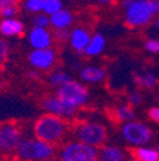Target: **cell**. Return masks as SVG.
<instances>
[{
    "mask_svg": "<svg viewBox=\"0 0 159 161\" xmlns=\"http://www.w3.org/2000/svg\"><path fill=\"white\" fill-rule=\"evenodd\" d=\"M69 130V124L66 119L54 114H45L39 116L33 127L34 136L42 141L50 142L52 145L59 143L65 137Z\"/></svg>",
    "mask_w": 159,
    "mask_h": 161,
    "instance_id": "cell-1",
    "label": "cell"
},
{
    "mask_svg": "<svg viewBox=\"0 0 159 161\" xmlns=\"http://www.w3.org/2000/svg\"><path fill=\"white\" fill-rule=\"evenodd\" d=\"M56 155L55 146L39 138H22L15 150V156L26 161H46Z\"/></svg>",
    "mask_w": 159,
    "mask_h": 161,
    "instance_id": "cell-2",
    "label": "cell"
},
{
    "mask_svg": "<svg viewBox=\"0 0 159 161\" xmlns=\"http://www.w3.org/2000/svg\"><path fill=\"white\" fill-rule=\"evenodd\" d=\"M98 157V147L80 142L78 139L65 143L59 151V158L63 161H95Z\"/></svg>",
    "mask_w": 159,
    "mask_h": 161,
    "instance_id": "cell-3",
    "label": "cell"
},
{
    "mask_svg": "<svg viewBox=\"0 0 159 161\" xmlns=\"http://www.w3.org/2000/svg\"><path fill=\"white\" fill-rule=\"evenodd\" d=\"M126 23L130 27H140L150 22L154 15L150 0H124Z\"/></svg>",
    "mask_w": 159,
    "mask_h": 161,
    "instance_id": "cell-4",
    "label": "cell"
},
{
    "mask_svg": "<svg viewBox=\"0 0 159 161\" xmlns=\"http://www.w3.org/2000/svg\"><path fill=\"white\" fill-rule=\"evenodd\" d=\"M74 137L80 142L102 147L107 139V130L98 123H79L74 127Z\"/></svg>",
    "mask_w": 159,
    "mask_h": 161,
    "instance_id": "cell-5",
    "label": "cell"
},
{
    "mask_svg": "<svg viewBox=\"0 0 159 161\" xmlns=\"http://www.w3.org/2000/svg\"><path fill=\"white\" fill-rule=\"evenodd\" d=\"M56 96L63 98L64 101H66L69 105L74 106L75 109H79L87 104L89 92L84 85L71 79L68 83L57 87Z\"/></svg>",
    "mask_w": 159,
    "mask_h": 161,
    "instance_id": "cell-6",
    "label": "cell"
},
{
    "mask_svg": "<svg viewBox=\"0 0 159 161\" xmlns=\"http://www.w3.org/2000/svg\"><path fill=\"white\" fill-rule=\"evenodd\" d=\"M122 137L132 146H144L151 141V130L140 122H126L121 129Z\"/></svg>",
    "mask_w": 159,
    "mask_h": 161,
    "instance_id": "cell-7",
    "label": "cell"
},
{
    "mask_svg": "<svg viewBox=\"0 0 159 161\" xmlns=\"http://www.w3.org/2000/svg\"><path fill=\"white\" fill-rule=\"evenodd\" d=\"M22 139V132L15 123L7 122L0 124V153H15L18 143Z\"/></svg>",
    "mask_w": 159,
    "mask_h": 161,
    "instance_id": "cell-8",
    "label": "cell"
},
{
    "mask_svg": "<svg viewBox=\"0 0 159 161\" xmlns=\"http://www.w3.org/2000/svg\"><path fill=\"white\" fill-rule=\"evenodd\" d=\"M56 51L52 47L33 49L28 54V63L37 70H49L56 63Z\"/></svg>",
    "mask_w": 159,
    "mask_h": 161,
    "instance_id": "cell-9",
    "label": "cell"
},
{
    "mask_svg": "<svg viewBox=\"0 0 159 161\" xmlns=\"http://www.w3.org/2000/svg\"><path fill=\"white\" fill-rule=\"evenodd\" d=\"M42 106L46 113L61 116L64 119H70L76 113V109L74 106L69 105L66 101H64V100L60 98L59 96H51V97L45 98Z\"/></svg>",
    "mask_w": 159,
    "mask_h": 161,
    "instance_id": "cell-10",
    "label": "cell"
},
{
    "mask_svg": "<svg viewBox=\"0 0 159 161\" xmlns=\"http://www.w3.org/2000/svg\"><path fill=\"white\" fill-rule=\"evenodd\" d=\"M28 42L33 49L51 47L54 35L45 27H33L28 33Z\"/></svg>",
    "mask_w": 159,
    "mask_h": 161,
    "instance_id": "cell-11",
    "label": "cell"
},
{
    "mask_svg": "<svg viewBox=\"0 0 159 161\" xmlns=\"http://www.w3.org/2000/svg\"><path fill=\"white\" fill-rule=\"evenodd\" d=\"M89 40H90V35L85 28L75 27L70 32L69 42H70V46L73 47V50H75L79 54H82V53H84V50H85V47L89 42Z\"/></svg>",
    "mask_w": 159,
    "mask_h": 161,
    "instance_id": "cell-12",
    "label": "cell"
},
{
    "mask_svg": "<svg viewBox=\"0 0 159 161\" xmlns=\"http://www.w3.org/2000/svg\"><path fill=\"white\" fill-rule=\"evenodd\" d=\"M23 32H24V25L14 17L3 18V21L0 22V33L5 37L21 36Z\"/></svg>",
    "mask_w": 159,
    "mask_h": 161,
    "instance_id": "cell-13",
    "label": "cell"
},
{
    "mask_svg": "<svg viewBox=\"0 0 159 161\" xmlns=\"http://www.w3.org/2000/svg\"><path fill=\"white\" fill-rule=\"evenodd\" d=\"M80 79L85 83H92V85H95V83H99L102 82L103 78L106 77V72L103 68L101 67H97V65H88V67H84L80 69Z\"/></svg>",
    "mask_w": 159,
    "mask_h": 161,
    "instance_id": "cell-14",
    "label": "cell"
},
{
    "mask_svg": "<svg viewBox=\"0 0 159 161\" xmlns=\"http://www.w3.org/2000/svg\"><path fill=\"white\" fill-rule=\"evenodd\" d=\"M73 14L66 9H60L59 12L50 15V22L54 30H61V28H69L73 23Z\"/></svg>",
    "mask_w": 159,
    "mask_h": 161,
    "instance_id": "cell-15",
    "label": "cell"
},
{
    "mask_svg": "<svg viewBox=\"0 0 159 161\" xmlns=\"http://www.w3.org/2000/svg\"><path fill=\"white\" fill-rule=\"evenodd\" d=\"M131 157L139 161H159V152L156 148H148L144 146H137L134 150H130Z\"/></svg>",
    "mask_w": 159,
    "mask_h": 161,
    "instance_id": "cell-16",
    "label": "cell"
},
{
    "mask_svg": "<svg viewBox=\"0 0 159 161\" xmlns=\"http://www.w3.org/2000/svg\"><path fill=\"white\" fill-rule=\"evenodd\" d=\"M106 47V40L102 35H94L90 37L89 42L84 50V54L87 56H97L99 54H102V51Z\"/></svg>",
    "mask_w": 159,
    "mask_h": 161,
    "instance_id": "cell-17",
    "label": "cell"
},
{
    "mask_svg": "<svg viewBox=\"0 0 159 161\" xmlns=\"http://www.w3.org/2000/svg\"><path fill=\"white\" fill-rule=\"evenodd\" d=\"M126 156L122 150L115 146H106L99 150V157L98 160L102 161H122L125 160Z\"/></svg>",
    "mask_w": 159,
    "mask_h": 161,
    "instance_id": "cell-18",
    "label": "cell"
},
{
    "mask_svg": "<svg viewBox=\"0 0 159 161\" xmlns=\"http://www.w3.org/2000/svg\"><path fill=\"white\" fill-rule=\"evenodd\" d=\"M113 118L117 120V122H130V120H134L135 118V113L131 108V105H122V106H118L117 109L113 110L112 113Z\"/></svg>",
    "mask_w": 159,
    "mask_h": 161,
    "instance_id": "cell-19",
    "label": "cell"
},
{
    "mask_svg": "<svg viewBox=\"0 0 159 161\" xmlns=\"http://www.w3.org/2000/svg\"><path fill=\"white\" fill-rule=\"evenodd\" d=\"M49 80H50V83H51L54 87L57 88V87H60V86L68 83L69 80H71V77H70L66 72H64V70H56V72L51 73Z\"/></svg>",
    "mask_w": 159,
    "mask_h": 161,
    "instance_id": "cell-20",
    "label": "cell"
},
{
    "mask_svg": "<svg viewBox=\"0 0 159 161\" xmlns=\"http://www.w3.org/2000/svg\"><path fill=\"white\" fill-rule=\"evenodd\" d=\"M135 80H136V83L139 86L145 87V88H151L156 83V78L153 74H149V73H145V74H141V75H135Z\"/></svg>",
    "mask_w": 159,
    "mask_h": 161,
    "instance_id": "cell-21",
    "label": "cell"
},
{
    "mask_svg": "<svg viewBox=\"0 0 159 161\" xmlns=\"http://www.w3.org/2000/svg\"><path fill=\"white\" fill-rule=\"evenodd\" d=\"M60 9H63V2L61 0H44V7H42V12L51 15L56 12H59Z\"/></svg>",
    "mask_w": 159,
    "mask_h": 161,
    "instance_id": "cell-22",
    "label": "cell"
},
{
    "mask_svg": "<svg viewBox=\"0 0 159 161\" xmlns=\"http://www.w3.org/2000/svg\"><path fill=\"white\" fill-rule=\"evenodd\" d=\"M33 25L36 27H45L47 28L51 22H50V15L44 13V12H39V13H36L34 18H33Z\"/></svg>",
    "mask_w": 159,
    "mask_h": 161,
    "instance_id": "cell-23",
    "label": "cell"
},
{
    "mask_svg": "<svg viewBox=\"0 0 159 161\" xmlns=\"http://www.w3.org/2000/svg\"><path fill=\"white\" fill-rule=\"evenodd\" d=\"M42 7H44V0H26L24 3L26 10L34 14L42 12Z\"/></svg>",
    "mask_w": 159,
    "mask_h": 161,
    "instance_id": "cell-24",
    "label": "cell"
},
{
    "mask_svg": "<svg viewBox=\"0 0 159 161\" xmlns=\"http://www.w3.org/2000/svg\"><path fill=\"white\" fill-rule=\"evenodd\" d=\"M8 54H9V45L5 40L0 38V67H2L5 60L8 58Z\"/></svg>",
    "mask_w": 159,
    "mask_h": 161,
    "instance_id": "cell-25",
    "label": "cell"
},
{
    "mask_svg": "<svg viewBox=\"0 0 159 161\" xmlns=\"http://www.w3.org/2000/svg\"><path fill=\"white\" fill-rule=\"evenodd\" d=\"M54 38L56 41H69V37H70V32L68 28H61V30H55V32L52 33Z\"/></svg>",
    "mask_w": 159,
    "mask_h": 161,
    "instance_id": "cell-26",
    "label": "cell"
},
{
    "mask_svg": "<svg viewBox=\"0 0 159 161\" xmlns=\"http://www.w3.org/2000/svg\"><path fill=\"white\" fill-rule=\"evenodd\" d=\"M143 101V96L139 92H131L129 95V104L131 106H139Z\"/></svg>",
    "mask_w": 159,
    "mask_h": 161,
    "instance_id": "cell-27",
    "label": "cell"
},
{
    "mask_svg": "<svg viewBox=\"0 0 159 161\" xmlns=\"http://www.w3.org/2000/svg\"><path fill=\"white\" fill-rule=\"evenodd\" d=\"M145 49L149 53L158 54L159 53V41L158 40H149V41H146V44H145Z\"/></svg>",
    "mask_w": 159,
    "mask_h": 161,
    "instance_id": "cell-28",
    "label": "cell"
},
{
    "mask_svg": "<svg viewBox=\"0 0 159 161\" xmlns=\"http://www.w3.org/2000/svg\"><path fill=\"white\" fill-rule=\"evenodd\" d=\"M17 13H18L17 5H9V7H7V8L2 12V17H3V18H12V17H15Z\"/></svg>",
    "mask_w": 159,
    "mask_h": 161,
    "instance_id": "cell-29",
    "label": "cell"
},
{
    "mask_svg": "<svg viewBox=\"0 0 159 161\" xmlns=\"http://www.w3.org/2000/svg\"><path fill=\"white\" fill-rule=\"evenodd\" d=\"M148 115H149V118L153 120V122H155V123L159 124V108H151V109H149Z\"/></svg>",
    "mask_w": 159,
    "mask_h": 161,
    "instance_id": "cell-30",
    "label": "cell"
},
{
    "mask_svg": "<svg viewBox=\"0 0 159 161\" xmlns=\"http://www.w3.org/2000/svg\"><path fill=\"white\" fill-rule=\"evenodd\" d=\"M18 0H0V15H2V12L9 7V5H17Z\"/></svg>",
    "mask_w": 159,
    "mask_h": 161,
    "instance_id": "cell-31",
    "label": "cell"
},
{
    "mask_svg": "<svg viewBox=\"0 0 159 161\" xmlns=\"http://www.w3.org/2000/svg\"><path fill=\"white\" fill-rule=\"evenodd\" d=\"M150 4H151V9L154 14L159 13V0H150Z\"/></svg>",
    "mask_w": 159,
    "mask_h": 161,
    "instance_id": "cell-32",
    "label": "cell"
},
{
    "mask_svg": "<svg viewBox=\"0 0 159 161\" xmlns=\"http://www.w3.org/2000/svg\"><path fill=\"white\" fill-rule=\"evenodd\" d=\"M27 75H28V78H32V79H37L38 78V73L34 72V70H29L27 73Z\"/></svg>",
    "mask_w": 159,
    "mask_h": 161,
    "instance_id": "cell-33",
    "label": "cell"
},
{
    "mask_svg": "<svg viewBox=\"0 0 159 161\" xmlns=\"http://www.w3.org/2000/svg\"><path fill=\"white\" fill-rule=\"evenodd\" d=\"M97 2H99V3H110V2H112V0H97Z\"/></svg>",
    "mask_w": 159,
    "mask_h": 161,
    "instance_id": "cell-34",
    "label": "cell"
},
{
    "mask_svg": "<svg viewBox=\"0 0 159 161\" xmlns=\"http://www.w3.org/2000/svg\"><path fill=\"white\" fill-rule=\"evenodd\" d=\"M156 27L159 28V19H158V21H156Z\"/></svg>",
    "mask_w": 159,
    "mask_h": 161,
    "instance_id": "cell-35",
    "label": "cell"
},
{
    "mask_svg": "<svg viewBox=\"0 0 159 161\" xmlns=\"http://www.w3.org/2000/svg\"><path fill=\"white\" fill-rule=\"evenodd\" d=\"M156 151H158V152H159V145H158V146H156Z\"/></svg>",
    "mask_w": 159,
    "mask_h": 161,
    "instance_id": "cell-36",
    "label": "cell"
},
{
    "mask_svg": "<svg viewBox=\"0 0 159 161\" xmlns=\"http://www.w3.org/2000/svg\"><path fill=\"white\" fill-rule=\"evenodd\" d=\"M158 100H159V97H158Z\"/></svg>",
    "mask_w": 159,
    "mask_h": 161,
    "instance_id": "cell-37",
    "label": "cell"
}]
</instances>
